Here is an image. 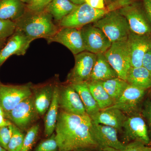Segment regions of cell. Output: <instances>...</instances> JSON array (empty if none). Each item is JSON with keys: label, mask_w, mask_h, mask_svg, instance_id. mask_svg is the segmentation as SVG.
Instances as JSON below:
<instances>
[{"label": "cell", "mask_w": 151, "mask_h": 151, "mask_svg": "<svg viewBox=\"0 0 151 151\" xmlns=\"http://www.w3.org/2000/svg\"><path fill=\"white\" fill-rule=\"evenodd\" d=\"M92 120L87 114L76 115L60 110L55 127L59 151H77L99 147L92 134Z\"/></svg>", "instance_id": "1"}, {"label": "cell", "mask_w": 151, "mask_h": 151, "mask_svg": "<svg viewBox=\"0 0 151 151\" xmlns=\"http://www.w3.org/2000/svg\"><path fill=\"white\" fill-rule=\"evenodd\" d=\"M24 14L14 21L16 30L21 32L33 41L39 38L45 40L52 37L59 28L53 22L52 17L45 10Z\"/></svg>", "instance_id": "2"}, {"label": "cell", "mask_w": 151, "mask_h": 151, "mask_svg": "<svg viewBox=\"0 0 151 151\" xmlns=\"http://www.w3.org/2000/svg\"><path fill=\"white\" fill-rule=\"evenodd\" d=\"M93 25L101 29L112 43L127 40L131 32L127 19L119 10L108 12Z\"/></svg>", "instance_id": "3"}, {"label": "cell", "mask_w": 151, "mask_h": 151, "mask_svg": "<svg viewBox=\"0 0 151 151\" xmlns=\"http://www.w3.org/2000/svg\"><path fill=\"white\" fill-rule=\"evenodd\" d=\"M6 117L23 132H27L40 118L35 104L33 94L23 100Z\"/></svg>", "instance_id": "4"}, {"label": "cell", "mask_w": 151, "mask_h": 151, "mask_svg": "<svg viewBox=\"0 0 151 151\" xmlns=\"http://www.w3.org/2000/svg\"><path fill=\"white\" fill-rule=\"evenodd\" d=\"M108 12L106 9H97L84 3L63 18L58 23L59 26L80 29L97 21Z\"/></svg>", "instance_id": "5"}, {"label": "cell", "mask_w": 151, "mask_h": 151, "mask_svg": "<svg viewBox=\"0 0 151 151\" xmlns=\"http://www.w3.org/2000/svg\"><path fill=\"white\" fill-rule=\"evenodd\" d=\"M32 86L31 83L22 85H0V106L6 113L32 95Z\"/></svg>", "instance_id": "6"}, {"label": "cell", "mask_w": 151, "mask_h": 151, "mask_svg": "<svg viewBox=\"0 0 151 151\" xmlns=\"http://www.w3.org/2000/svg\"><path fill=\"white\" fill-rule=\"evenodd\" d=\"M104 55L119 77L126 81L127 72L131 67L127 40L113 42Z\"/></svg>", "instance_id": "7"}, {"label": "cell", "mask_w": 151, "mask_h": 151, "mask_svg": "<svg viewBox=\"0 0 151 151\" xmlns=\"http://www.w3.org/2000/svg\"><path fill=\"white\" fill-rule=\"evenodd\" d=\"M75 65L67 76V84L88 82L90 79L97 55L84 51L74 55Z\"/></svg>", "instance_id": "8"}, {"label": "cell", "mask_w": 151, "mask_h": 151, "mask_svg": "<svg viewBox=\"0 0 151 151\" xmlns=\"http://www.w3.org/2000/svg\"><path fill=\"white\" fill-rule=\"evenodd\" d=\"M85 51L95 54H104L112 42L100 29L89 24L81 28Z\"/></svg>", "instance_id": "9"}, {"label": "cell", "mask_w": 151, "mask_h": 151, "mask_svg": "<svg viewBox=\"0 0 151 151\" xmlns=\"http://www.w3.org/2000/svg\"><path fill=\"white\" fill-rule=\"evenodd\" d=\"M122 129L124 139L127 142L137 141L149 145L150 142L147 124L139 113L127 116Z\"/></svg>", "instance_id": "10"}, {"label": "cell", "mask_w": 151, "mask_h": 151, "mask_svg": "<svg viewBox=\"0 0 151 151\" xmlns=\"http://www.w3.org/2000/svg\"><path fill=\"white\" fill-rule=\"evenodd\" d=\"M119 11L127 19L131 32L140 35L151 34L150 22L136 4L133 3Z\"/></svg>", "instance_id": "11"}, {"label": "cell", "mask_w": 151, "mask_h": 151, "mask_svg": "<svg viewBox=\"0 0 151 151\" xmlns=\"http://www.w3.org/2000/svg\"><path fill=\"white\" fill-rule=\"evenodd\" d=\"M145 91L129 84L121 97L112 106L106 109H119L129 115L139 113L140 105L144 99Z\"/></svg>", "instance_id": "12"}, {"label": "cell", "mask_w": 151, "mask_h": 151, "mask_svg": "<svg viewBox=\"0 0 151 151\" xmlns=\"http://www.w3.org/2000/svg\"><path fill=\"white\" fill-rule=\"evenodd\" d=\"M48 43L58 42L68 48L76 55L85 51L80 29L60 27L52 37L46 39Z\"/></svg>", "instance_id": "13"}, {"label": "cell", "mask_w": 151, "mask_h": 151, "mask_svg": "<svg viewBox=\"0 0 151 151\" xmlns=\"http://www.w3.org/2000/svg\"><path fill=\"white\" fill-rule=\"evenodd\" d=\"M58 99L61 111L76 115L87 114L79 94L71 84H59Z\"/></svg>", "instance_id": "14"}, {"label": "cell", "mask_w": 151, "mask_h": 151, "mask_svg": "<svg viewBox=\"0 0 151 151\" xmlns=\"http://www.w3.org/2000/svg\"><path fill=\"white\" fill-rule=\"evenodd\" d=\"M131 67L142 66L143 58L151 47V35H138L130 32L127 40Z\"/></svg>", "instance_id": "15"}, {"label": "cell", "mask_w": 151, "mask_h": 151, "mask_svg": "<svg viewBox=\"0 0 151 151\" xmlns=\"http://www.w3.org/2000/svg\"><path fill=\"white\" fill-rule=\"evenodd\" d=\"M32 42L21 32L15 30L0 50V66L12 55H24Z\"/></svg>", "instance_id": "16"}, {"label": "cell", "mask_w": 151, "mask_h": 151, "mask_svg": "<svg viewBox=\"0 0 151 151\" xmlns=\"http://www.w3.org/2000/svg\"><path fill=\"white\" fill-rule=\"evenodd\" d=\"M117 131L113 127L96 124L92 121V136L95 142L102 148L110 147L124 150L126 145L119 139Z\"/></svg>", "instance_id": "17"}, {"label": "cell", "mask_w": 151, "mask_h": 151, "mask_svg": "<svg viewBox=\"0 0 151 151\" xmlns=\"http://www.w3.org/2000/svg\"><path fill=\"white\" fill-rule=\"evenodd\" d=\"M57 81L47 82L32 87L35 104L40 117L45 115L51 105Z\"/></svg>", "instance_id": "18"}, {"label": "cell", "mask_w": 151, "mask_h": 151, "mask_svg": "<svg viewBox=\"0 0 151 151\" xmlns=\"http://www.w3.org/2000/svg\"><path fill=\"white\" fill-rule=\"evenodd\" d=\"M90 117L94 123L113 127L117 131L122 130L127 118L125 113L115 108L100 110Z\"/></svg>", "instance_id": "19"}, {"label": "cell", "mask_w": 151, "mask_h": 151, "mask_svg": "<svg viewBox=\"0 0 151 151\" xmlns=\"http://www.w3.org/2000/svg\"><path fill=\"white\" fill-rule=\"evenodd\" d=\"M115 70L111 67L104 54H97V58L89 81L102 82L118 77Z\"/></svg>", "instance_id": "20"}, {"label": "cell", "mask_w": 151, "mask_h": 151, "mask_svg": "<svg viewBox=\"0 0 151 151\" xmlns=\"http://www.w3.org/2000/svg\"><path fill=\"white\" fill-rule=\"evenodd\" d=\"M58 87L59 84L57 82L55 87L51 105L45 116L44 134L46 138L50 137L55 131L59 109L58 99Z\"/></svg>", "instance_id": "21"}, {"label": "cell", "mask_w": 151, "mask_h": 151, "mask_svg": "<svg viewBox=\"0 0 151 151\" xmlns=\"http://www.w3.org/2000/svg\"><path fill=\"white\" fill-rule=\"evenodd\" d=\"M128 84L146 90L151 88V72L143 67H131L127 72Z\"/></svg>", "instance_id": "22"}, {"label": "cell", "mask_w": 151, "mask_h": 151, "mask_svg": "<svg viewBox=\"0 0 151 151\" xmlns=\"http://www.w3.org/2000/svg\"><path fill=\"white\" fill-rule=\"evenodd\" d=\"M24 14L21 0H0V19L14 22Z\"/></svg>", "instance_id": "23"}, {"label": "cell", "mask_w": 151, "mask_h": 151, "mask_svg": "<svg viewBox=\"0 0 151 151\" xmlns=\"http://www.w3.org/2000/svg\"><path fill=\"white\" fill-rule=\"evenodd\" d=\"M78 6L68 0H52L45 10L51 15L55 20L59 23Z\"/></svg>", "instance_id": "24"}, {"label": "cell", "mask_w": 151, "mask_h": 151, "mask_svg": "<svg viewBox=\"0 0 151 151\" xmlns=\"http://www.w3.org/2000/svg\"><path fill=\"white\" fill-rule=\"evenodd\" d=\"M71 85L79 94L87 115L91 117L100 111L89 90L87 82Z\"/></svg>", "instance_id": "25"}, {"label": "cell", "mask_w": 151, "mask_h": 151, "mask_svg": "<svg viewBox=\"0 0 151 151\" xmlns=\"http://www.w3.org/2000/svg\"><path fill=\"white\" fill-rule=\"evenodd\" d=\"M87 84L100 110H104L113 105L114 100L110 97L100 82L88 81Z\"/></svg>", "instance_id": "26"}, {"label": "cell", "mask_w": 151, "mask_h": 151, "mask_svg": "<svg viewBox=\"0 0 151 151\" xmlns=\"http://www.w3.org/2000/svg\"><path fill=\"white\" fill-rule=\"evenodd\" d=\"M99 82L114 102L121 97L129 84L127 81L119 77Z\"/></svg>", "instance_id": "27"}, {"label": "cell", "mask_w": 151, "mask_h": 151, "mask_svg": "<svg viewBox=\"0 0 151 151\" xmlns=\"http://www.w3.org/2000/svg\"><path fill=\"white\" fill-rule=\"evenodd\" d=\"M40 125L34 124L27 132L22 147L20 151H31L38 138Z\"/></svg>", "instance_id": "28"}, {"label": "cell", "mask_w": 151, "mask_h": 151, "mask_svg": "<svg viewBox=\"0 0 151 151\" xmlns=\"http://www.w3.org/2000/svg\"><path fill=\"white\" fill-rule=\"evenodd\" d=\"M25 136L24 132L13 124L12 135L8 146V151H20Z\"/></svg>", "instance_id": "29"}, {"label": "cell", "mask_w": 151, "mask_h": 151, "mask_svg": "<svg viewBox=\"0 0 151 151\" xmlns=\"http://www.w3.org/2000/svg\"><path fill=\"white\" fill-rule=\"evenodd\" d=\"M31 151H59L55 133L42 140Z\"/></svg>", "instance_id": "30"}, {"label": "cell", "mask_w": 151, "mask_h": 151, "mask_svg": "<svg viewBox=\"0 0 151 151\" xmlns=\"http://www.w3.org/2000/svg\"><path fill=\"white\" fill-rule=\"evenodd\" d=\"M15 30L14 22L0 19V41L7 40Z\"/></svg>", "instance_id": "31"}, {"label": "cell", "mask_w": 151, "mask_h": 151, "mask_svg": "<svg viewBox=\"0 0 151 151\" xmlns=\"http://www.w3.org/2000/svg\"><path fill=\"white\" fill-rule=\"evenodd\" d=\"M13 131V124L8 127H0V145L7 150L8 146Z\"/></svg>", "instance_id": "32"}, {"label": "cell", "mask_w": 151, "mask_h": 151, "mask_svg": "<svg viewBox=\"0 0 151 151\" xmlns=\"http://www.w3.org/2000/svg\"><path fill=\"white\" fill-rule=\"evenodd\" d=\"M52 0H32L28 4L27 8L32 12H40L46 8Z\"/></svg>", "instance_id": "33"}, {"label": "cell", "mask_w": 151, "mask_h": 151, "mask_svg": "<svg viewBox=\"0 0 151 151\" xmlns=\"http://www.w3.org/2000/svg\"><path fill=\"white\" fill-rule=\"evenodd\" d=\"M134 0H116L115 1L109 4L106 7V9L108 12L119 10L132 4L134 3Z\"/></svg>", "instance_id": "34"}, {"label": "cell", "mask_w": 151, "mask_h": 151, "mask_svg": "<svg viewBox=\"0 0 151 151\" xmlns=\"http://www.w3.org/2000/svg\"><path fill=\"white\" fill-rule=\"evenodd\" d=\"M123 151H151V147L139 142H132L125 146Z\"/></svg>", "instance_id": "35"}, {"label": "cell", "mask_w": 151, "mask_h": 151, "mask_svg": "<svg viewBox=\"0 0 151 151\" xmlns=\"http://www.w3.org/2000/svg\"><path fill=\"white\" fill-rule=\"evenodd\" d=\"M142 115L148 123L151 129V101L146 100L144 103V108L142 111Z\"/></svg>", "instance_id": "36"}, {"label": "cell", "mask_w": 151, "mask_h": 151, "mask_svg": "<svg viewBox=\"0 0 151 151\" xmlns=\"http://www.w3.org/2000/svg\"><path fill=\"white\" fill-rule=\"evenodd\" d=\"M85 3L93 8L105 9V0H84Z\"/></svg>", "instance_id": "37"}, {"label": "cell", "mask_w": 151, "mask_h": 151, "mask_svg": "<svg viewBox=\"0 0 151 151\" xmlns=\"http://www.w3.org/2000/svg\"><path fill=\"white\" fill-rule=\"evenodd\" d=\"M142 66L151 72V47L147 52L144 57Z\"/></svg>", "instance_id": "38"}, {"label": "cell", "mask_w": 151, "mask_h": 151, "mask_svg": "<svg viewBox=\"0 0 151 151\" xmlns=\"http://www.w3.org/2000/svg\"><path fill=\"white\" fill-rule=\"evenodd\" d=\"M146 15L151 24V0H143Z\"/></svg>", "instance_id": "39"}, {"label": "cell", "mask_w": 151, "mask_h": 151, "mask_svg": "<svg viewBox=\"0 0 151 151\" xmlns=\"http://www.w3.org/2000/svg\"><path fill=\"white\" fill-rule=\"evenodd\" d=\"M12 124V123L5 116L0 115V127H8Z\"/></svg>", "instance_id": "40"}, {"label": "cell", "mask_w": 151, "mask_h": 151, "mask_svg": "<svg viewBox=\"0 0 151 151\" xmlns=\"http://www.w3.org/2000/svg\"><path fill=\"white\" fill-rule=\"evenodd\" d=\"M76 5H80L85 3L84 0H68Z\"/></svg>", "instance_id": "41"}, {"label": "cell", "mask_w": 151, "mask_h": 151, "mask_svg": "<svg viewBox=\"0 0 151 151\" xmlns=\"http://www.w3.org/2000/svg\"><path fill=\"white\" fill-rule=\"evenodd\" d=\"M103 151H123L120 150H117V149L113 148L110 147H105L102 148Z\"/></svg>", "instance_id": "42"}, {"label": "cell", "mask_w": 151, "mask_h": 151, "mask_svg": "<svg viewBox=\"0 0 151 151\" xmlns=\"http://www.w3.org/2000/svg\"><path fill=\"white\" fill-rule=\"evenodd\" d=\"M6 41V40L1 41H0V50L2 48L3 46L5 44Z\"/></svg>", "instance_id": "43"}, {"label": "cell", "mask_w": 151, "mask_h": 151, "mask_svg": "<svg viewBox=\"0 0 151 151\" xmlns=\"http://www.w3.org/2000/svg\"><path fill=\"white\" fill-rule=\"evenodd\" d=\"M0 115H3L6 117V112L1 106H0Z\"/></svg>", "instance_id": "44"}, {"label": "cell", "mask_w": 151, "mask_h": 151, "mask_svg": "<svg viewBox=\"0 0 151 151\" xmlns=\"http://www.w3.org/2000/svg\"><path fill=\"white\" fill-rule=\"evenodd\" d=\"M115 1H116V0H105V3H106V4H107V5H108L109 4Z\"/></svg>", "instance_id": "45"}, {"label": "cell", "mask_w": 151, "mask_h": 151, "mask_svg": "<svg viewBox=\"0 0 151 151\" xmlns=\"http://www.w3.org/2000/svg\"><path fill=\"white\" fill-rule=\"evenodd\" d=\"M32 0H21L22 2L27 3L28 4Z\"/></svg>", "instance_id": "46"}, {"label": "cell", "mask_w": 151, "mask_h": 151, "mask_svg": "<svg viewBox=\"0 0 151 151\" xmlns=\"http://www.w3.org/2000/svg\"><path fill=\"white\" fill-rule=\"evenodd\" d=\"M0 151H8L5 149L3 147L1 146L0 145Z\"/></svg>", "instance_id": "47"}, {"label": "cell", "mask_w": 151, "mask_h": 151, "mask_svg": "<svg viewBox=\"0 0 151 151\" xmlns=\"http://www.w3.org/2000/svg\"><path fill=\"white\" fill-rule=\"evenodd\" d=\"M1 66H0V67H1ZM2 83H1V81H0V85H1V84Z\"/></svg>", "instance_id": "48"}]
</instances>
